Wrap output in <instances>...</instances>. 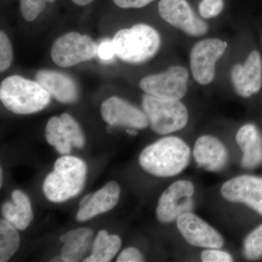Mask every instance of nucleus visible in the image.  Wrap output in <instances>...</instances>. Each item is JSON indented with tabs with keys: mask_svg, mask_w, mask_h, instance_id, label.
I'll return each instance as SVG.
<instances>
[{
	"mask_svg": "<svg viewBox=\"0 0 262 262\" xmlns=\"http://www.w3.org/2000/svg\"><path fill=\"white\" fill-rule=\"evenodd\" d=\"M190 149L182 139L168 136L146 146L139 155L141 168L158 177H175L187 168Z\"/></svg>",
	"mask_w": 262,
	"mask_h": 262,
	"instance_id": "1",
	"label": "nucleus"
},
{
	"mask_svg": "<svg viewBox=\"0 0 262 262\" xmlns=\"http://www.w3.org/2000/svg\"><path fill=\"white\" fill-rule=\"evenodd\" d=\"M88 167L77 157L62 155L54 164L42 184L45 196L52 203H60L78 195L84 187Z\"/></svg>",
	"mask_w": 262,
	"mask_h": 262,
	"instance_id": "2",
	"label": "nucleus"
},
{
	"mask_svg": "<svg viewBox=\"0 0 262 262\" xmlns=\"http://www.w3.org/2000/svg\"><path fill=\"white\" fill-rule=\"evenodd\" d=\"M51 96L37 81L13 75L0 85V99L5 108L17 115L42 111L51 103Z\"/></svg>",
	"mask_w": 262,
	"mask_h": 262,
	"instance_id": "3",
	"label": "nucleus"
},
{
	"mask_svg": "<svg viewBox=\"0 0 262 262\" xmlns=\"http://www.w3.org/2000/svg\"><path fill=\"white\" fill-rule=\"evenodd\" d=\"M113 42L117 58L136 64L149 61L157 54L161 46V38L151 26L139 24L130 29L119 30Z\"/></svg>",
	"mask_w": 262,
	"mask_h": 262,
	"instance_id": "4",
	"label": "nucleus"
},
{
	"mask_svg": "<svg viewBox=\"0 0 262 262\" xmlns=\"http://www.w3.org/2000/svg\"><path fill=\"white\" fill-rule=\"evenodd\" d=\"M142 107L150 127L160 135H167L187 126V108L177 100L164 99L146 94L142 97Z\"/></svg>",
	"mask_w": 262,
	"mask_h": 262,
	"instance_id": "5",
	"label": "nucleus"
},
{
	"mask_svg": "<svg viewBox=\"0 0 262 262\" xmlns=\"http://www.w3.org/2000/svg\"><path fill=\"white\" fill-rule=\"evenodd\" d=\"M97 51V45L89 36L72 32L57 38L52 46L51 56L56 64L70 67L92 59Z\"/></svg>",
	"mask_w": 262,
	"mask_h": 262,
	"instance_id": "6",
	"label": "nucleus"
},
{
	"mask_svg": "<svg viewBox=\"0 0 262 262\" xmlns=\"http://www.w3.org/2000/svg\"><path fill=\"white\" fill-rule=\"evenodd\" d=\"M189 72L180 66H171L160 73L141 79L139 87L146 94L164 99H182L187 91Z\"/></svg>",
	"mask_w": 262,
	"mask_h": 262,
	"instance_id": "7",
	"label": "nucleus"
},
{
	"mask_svg": "<svg viewBox=\"0 0 262 262\" xmlns=\"http://www.w3.org/2000/svg\"><path fill=\"white\" fill-rule=\"evenodd\" d=\"M194 193V185L189 181L179 180L169 186L158 201L156 208L158 221L164 224L170 223L192 211Z\"/></svg>",
	"mask_w": 262,
	"mask_h": 262,
	"instance_id": "8",
	"label": "nucleus"
},
{
	"mask_svg": "<svg viewBox=\"0 0 262 262\" xmlns=\"http://www.w3.org/2000/svg\"><path fill=\"white\" fill-rule=\"evenodd\" d=\"M227 43L216 38L203 39L193 46L190 53L191 71L198 83L206 85L215 77V63L223 56Z\"/></svg>",
	"mask_w": 262,
	"mask_h": 262,
	"instance_id": "9",
	"label": "nucleus"
},
{
	"mask_svg": "<svg viewBox=\"0 0 262 262\" xmlns=\"http://www.w3.org/2000/svg\"><path fill=\"white\" fill-rule=\"evenodd\" d=\"M158 12L165 21L188 35L200 37L208 32V24L194 14L186 0H160Z\"/></svg>",
	"mask_w": 262,
	"mask_h": 262,
	"instance_id": "10",
	"label": "nucleus"
},
{
	"mask_svg": "<svg viewBox=\"0 0 262 262\" xmlns=\"http://www.w3.org/2000/svg\"><path fill=\"white\" fill-rule=\"evenodd\" d=\"M177 227L188 244L195 247L221 248L225 244L223 237L215 229L191 212L177 219Z\"/></svg>",
	"mask_w": 262,
	"mask_h": 262,
	"instance_id": "11",
	"label": "nucleus"
},
{
	"mask_svg": "<svg viewBox=\"0 0 262 262\" xmlns=\"http://www.w3.org/2000/svg\"><path fill=\"white\" fill-rule=\"evenodd\" d=\"M101 115L110 126L144 129L149 125L144 112L117 96H112L103 101Z\"/></svg>",
	"mask_w": 262,
	"mask_h": 262,
	"instance_id": "12",
	"label": "nucleus"
},
{
	"mask_svg": "<svg viewBox=\"0 0 262 262\" xmlns=\"http://www.w3.org/2000/svg\"><path fill=\"white\" fill-rule=\"evenodd\" d=\"M221 193L232 203H244L262 215V178L244 175L227 181L222 185Z\"/></svg>",
	"mask_w": 262,
	"mask_h": 262,
	"instance_id": "13",
	"label": "nucleus"
},
{
	"mask_svg": "<svg viewBox=\"0 0 262 262\" xmlns=\"http://www.w3.org/2000/svg\"><path fill=\"white\" fill-rule=\"evenodd\" d=\"M231 80L237 94L248 98L256 94L262 85V60L258 51L248 55L244 64L237 63L231 70Z\"/></svg>",
	"mask_w": 262,
	"mask_h": 262,
	"instance_id": "14",
	"label": "nucleus"
},
{
	"mask_svg": "<svg viewBox=\"0 0 262 262\" xmlns=\"http://www.w3.org/2000/svg\"><path fill=\"white\" fill-rule=\"evenodd\" d=\"M120 196L119 184L115 182L107 183L97 192L82 198L76 219L78 222H85L110 211L117 206Z\"/></svg>",
	"mask_w": 262,
	"mask_h": 262,
	"instance_id": "15",
	"label": "nucleus"
},
{
	"mask_svg": "<svg viewBox=\"0 0 262 262\" xmlns=\"http://www.w3.org/2000/svg\"><path fill=\"white\" fill-rule=\"evenodd\" d=\"M35 79L58 102L73 103L78 99V85L70 76L57 71L43 70L37 72Z\"/></svg>",
	"mask_w": 262,
	"mask_h": 262,
	"instance_id": "16",
	"label": "nucleus"
},
{
	"mask_svg": "<svg viewBox=\"0 0 262 262\" xmlns=\"http://www.w3.org/2000/svg\"><path fill=\"white\" fill-rule=\"evenodd\" d=\"M193 155L198 165L208 171L222 170L228 160V153L223 143L211 136H201L196 141Z\"/></svg>",
	"mask_w": 262,
	"mask_h": 262,
	"instance_id": "17",
	"label": "nucleus"
},
{
	"mask_svg": "<svg viewBox=\"0 0 262 262\" xmlns=\"http://www.w3.org/2000/svg\"><path fill=\"white\" fill-rule=\"evenodd\" d=\"M237 145L243 151L242 165L252 169L262 162V137L256 125L246 124L236 134Z\"/></svg>",
	"mask_w": 262,
	"mask_h": 262,
	"instance_id": "18",
	"label": "nucleus"
},
{
	"mask_svg": "<svg viewBox=\"0 0 262 262\" xmlns=\"http://www.w3.org/2000/svg\"><path fill=\"white\" fill-rule=\"evenodd\" d=\"M11 200L12 202H5L2 206L3 217L18 230H25L34 218L30 200L19 189L12 192Z\"/></svg>",
	"mask_w": 262,
	"mask_h": 262,
	"instance_id": "19",
	"label": "nucleus"
},
{
	"mask_svg": "<svg viewBox=\"0 0 262 262\" xmlns=\"http://www.w3.org/2000/svg\"><path fill=\"white\" fill-rule=\"evenodd\" d=\"M94 232L89 228L73 229L61 236L63 243L61 256L65 262H77L83 259L93 246ZM84 260V259H83Z\"/></svg>",
	"mask_w": 262,
	"mask_h": 262,
	"instance_id": "20",
	"label": "nucleus"
},
{
	"mask_svg": "<svg viewBox=\"0 0 262 262\" xmlns=\"http://www.w3.org/2000/svg\"><path fill=\"white\" fill-rule=\"evenodd\" d=\"M122 241L117 234H108L106 231L98 232L91 248V254L84 258V262L111 261L121 248Z\"/></svg>",
	"mask_w": 262,
	"mask_h": 262,
	"instance_id": "21",
	"label": "nucleus"
},
{
	"mask_svg": "<svg viewBox=\"0 0 262 262\" xmlns=\"http://www.w3.org/2000/svg\"><path fill=\"white\" fill-rule=\"evenodd\" d=\"M45 135L48 144L54 146L59 154H70L73 146L61 117H52L48 120Z\"/></svg>",
	"mask_w": 262,
	"mask_h": 262,
	"instance_id": "22",
	"label": "nucleus"
},
{
	"mask_svg": "<svg viewBox=\"0 0 262 262\" xmlns=\"http://www.w3.org/2000/svg\"><path fill=\"white\" fill-rule=\"evenodd\" d=\"M17 230L5 219L0 221V261H9L18 251L20 239Z\"/></svg>",
	"mask_w": 262,
	"mask_h": 262,
	"instance_id": "23",
	"label": "nucleus"
},
{
	"mask_svg": "<svg viewBox=\"0 0 262 262\" xmlns=\"http://www.w3.org/2000/svg\"><path fill=\"white\" fill-rule=\"evenodd\" d=\"M245 257L249 260L258 259L262 256V224L253 229L244 244Z\"/></svg>",
	"mask_w": 262,
	"mask_h": 262,
	"instance_id": "24",
	"label": "nucleus"
},
{
	"mask_svg": "<svg viewBox=\"0 0 262 262\" xmlns=\"http://www.w3.org/2000/svg\"><path fill=\"white\" fill-rule=\"evenodd\" d=\"M60 117L68 132L72 146L77 149L83 148L85 144V137L78 122L68 113L62 114Z\"/></svg>",
	"mask_w": 262,
	"mask_h": 262,
	"instance_id": "25",
	"label": "nucleus"
},
{
	"mask_svg": "<svg viewBox=\"0 0 262 262\" xmlns=\"http://www.w3.org/2000/svg\"><path fill=\"white\" fill-rule=\"evenodd\" d=\"M47 0H20L22 16L27 21H33L46 9Z\"/></svg>",
	"mask_w": 262,
	"mask_h": 262,
	"instance_id": "26",
	"label": "nucleus"
},
{
	"mask_svg": "<svg viewBox=\"0 0 262 262\" xmlns=\"http://www.w3.org/2000/svg\"><path fill=\"white\" fill-rule=\"evenodd\" d=\"M13 59V47L9 38L3 31L0 32V71L9 69Z\"/></svg>",
	"mask_w": 262,
	"mask_h": 262,
	"instance_id": "27",
	"label": "nucleus"
},
{
	"mask_svg": "<svg viewBox=\"0 0 262 262\" xmlns=\"http://www.w3.org/2000/svg\"><path fill=\"white\" fill-rule=\"evenodd\" d=\"M225 7L224 0H202L199 13L203 18H212L222 13Z\"/></svg>",
	"mask_w": 262,
	"mask_h": 262,
	"instance_id": "28",
	"label": "nucleus"
},
{
	"mask_svg": "<svg viewBox=\"0 0 262 262\" xmlns=\"http://www.w3.org/2000/svg\"><path fill=\"white\" fill-rule=\"evenodd\" d=\"M201 260L203 262H230L233 258L228 252L220 248H207L201 253Z\"/></svg>",
	"mask_w": 262,
	"mask_h": 262,
	"instance_id": "29",
	"label": "nucleus"
},
{
	"mask_svg": "<svg viewBox=\"0 0 262 262\" xmlns=\"http://www.w3.org/2000/svg\"><path fill=\"white\" fill-rule=\"evenodd\" d=\"M98 56L103 61L108 62L113 61L115 54V48L113 40H105L98 46Z\"/></svg>",
	"mask_w": 262,
	"mask_h": 262,
	"instance_id": "30",
	"label": "nucleus"
},
{
	"mask_svg": "<svg viewBox=\"0 0 262 262\" xmlns=\"http://www.w3.org/2000/svg\"><path fill=\"white\" fill-rule=\"evenodd\" d=\"M143 255L137 248L129 247L125 248L119 255L117 262H141L144 261Z\"/></svg>",
	"mask_w": 262,
	"mask_h": 262,
	"instance_id": "31",
	"label": "nucleus"
},
{
	"mask_svg": "<svg viewBox=\"0 0 262 262\" xmlns=\"http://www.w3.org/2000/svg\"><path fill=\"white\" fill-rule=\"evenodd\" d=\"M117 7L123 9L141 8L149 5L155 0H113Z\"/></svg>",
	"mask_w": 262,
	"mask_h": 262,
	"instance_id": "32",
	"label": "nucleus"
},
{
	"mask_svg": "<svg viewBox=\"0 0 262 262\" xmlns=\"http://www.w3.org/2000/svg\"><path fill=\"white\" fill-rule=\"evenodd\" d=\"M75 5H79V6H85L92 3L94 0H72Z\"/></svg>",
	"mask_w": 262,
	"mask_h": 262,
	"instance_id": "33",
	"label": "nucleus"
},
{
	"mask_svg": "<svg viewBox=\"0 0 262 262\" xmlns=\"http://www.w3.org/2000/svg\"><path fill=\"white\" fill-rule=\"evenodd\" d=\"M52 262H58V261H63V258H62L61 256H56V257H53L51 260Z\"/></svg>",
	"mask_w": 262,
	"mask_h": 262,
	"instance_id": "34",
	"label": "nucleus"
},
{
	"mask_svg": "<svg viewBox=\"0 0 262 262\" xmlns=\"http://www.w3.org/2000/svg\"><path fill=\"white\" fill-rule=\"evenodd\" d=\"M3 169L1 168V170H0V186H1V187H2V186H3Z\"/></svg>",
	"mask_w": 262,
	"mask_h": 262,
	"instance_id": "35",
	"label": "nucleus"
},
{
	"mask_svg": "<svg viewBox=\"0 0 262 262\" xmlns=\"http://www.w3.org/2000/svg\"><path fill=\"white\" fill-rule=\"evenodd\" d=\"M55 1H56V0H47V3H54Z\"/></svg>",
	"mask_w": 262,
	"mask_h": 262,
	"instance_id": "36",
	"label": "nucleus"
}]
</instances>
